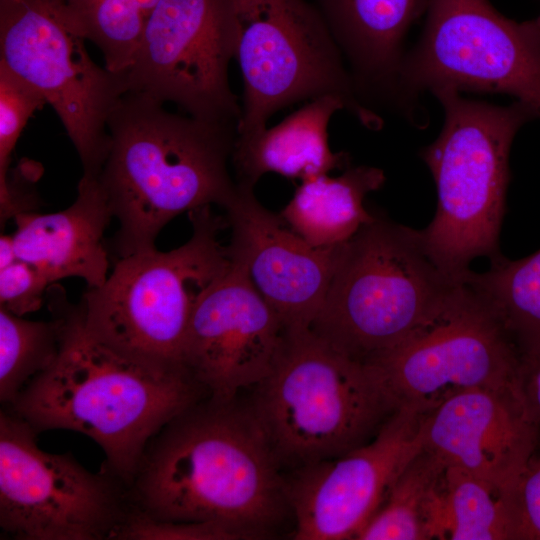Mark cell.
Wrapping results in <instances>:
<instances>
[{"mask_svg": "<svg viewBox=\"0 0 540 540\" xmlns=\"http://www.w3.org/2000/svg\"><path fill=\"white\" fill-rule=\"evenodd\" d=\"M501 499L508 540H540V441Z\"/></svg>", "mask_w": 540, "mask_h": 540, "instance_id": "obj_28", "label": "cell"}, {"mask_svg": "<svg viewBox=\"0 0 540 540\" xmlns=\"http://www.w3.org/2000/svg\"><path fill=\"white\" fill-rule=\"evenodd\" d=\"M237 127L170 112L144 94L121 97L98 175L119 222V257L156 248L161 230L184 212L233 202L238 186L228 163Z\"/></svg>", "mask_w": 540, "mask_h": 540, "instance_id": "obj_3", "label": "cell"}, {"mask_svg": "<svg viewBox=\"0 0 540 540\" xmlns=\"http://www.w3.org/2000/svg\"><path fill=\"white\" fill-rule=\"evenodd\" d=\"M45 98L0 64V204L7 198L11 154L30 117Z\"/></svg>", "mask_w": 540, "mask_h": 540, "instance_id": "obj_27", "label": "cell"}, {"mask_svg": "<svg viewBox=\"0 0 540 540\" xmlns=\"http://www.w3.org/2000/svg\"><path fill=\"white\" fill-rule=\"evenodd\" d=\"M189 218L192 234L183 245L120 257L101 286L87 289L79 305L91 334L140 360L185 368L182 354L194 306L231 261L219 240L226 217L203 206Z\"/></svg>", "mask_w": 540, "mask_h": 540, "instance_id": "obj_7", "label": "cell"}, {"mask_svg": "<svg viewBox=\"0 0 540 540\" xmlns=\"http://www.w3.org/2000/svg\"><path fill=\"white\" fill-rule=\"evenodd\" d=\"M132 507L166 522L222 525L239 539L274 535L289 517L284 478L247 400L205 396L149 442Z\"/></svg>", "mask_w": 540, "mask_h": 540, "instance_id": "obj_1", "label": "cell"}, {"mask_svg": "<svg viewBox=\"0 0 540 540\" xmlns=\"http://www.w3.org/2000/svg\"><path fill=\"white\" fill-rule=\"evenodd\" d=\"M432 94L445 118L439 136L421 152L435 181L437 208L420 234L442 272L465 282L475 259L502 257L499 236L511 146L519 129L540 117L517 100L499 106L465 98L452 88Z\"/></svg>", "mask_w": 540, "mask_h": 540, "instance_id": "obj_5", "label": "cell"}, {"mask_svg": "<svg viewBox=\"0 0 540 540\" xmlns=\"http://www.w3.org/2000/svg\"><path fill=\"white\" fill-rule=\"evenodd\" d=\"M426 414L400 406L374 439L335 459L283 472L295 540L355 539L424 446Z\"/></svg>", "mask_w": 540, "mask_h": 540, "instance_id": "obj_14", "label": "cell"}, {"mask_svg": "<svg viewBox=\"0 0 540 540\" xmlns=\"http://www.w3.org/2000/svg\"><path fill=\"white\" fill-rule=\"evenodd\" d=\"M227 270L198 298L182 364L207 392L231 399L261 382L280 358L289 331L230 256Z\"/></svg>", "mask_w": 540, "mask_h": 540, "instance_id": "obj_15", "label": "cell"}, {"mask_svg": "<svg viewBox=\"0 0 540 540\" xmlns=\"http://www.w3.org/2000/svg\"><path fill=\"white\" fill-rule=\"evenodd\" d=\"M445 468L442 459L423 446L355 540H429L430 503Z\"/></svg>", "mask_w": 540, "mask_h": 540, "instance_id": "obj_24", "label": "cell"}, {"mask_svg": "<svg viewBox=\"0 0 540 540\" xmlns=\"http://www.w3.org/2000/svg\"><path fill=\"white\" fill-rule=\"evenodd\" d=\"M238 540L228 528L209 522H166L131 508L113 540Z\"/></svg>", "mask_w": 540, "mask_h": 540, "instance_id": "obj_29", "label": "cell"}, {"mask_svg": "<svg viewBox=\"0 0 540 540\" xmlns=\"http://www.w3.org/2000/svg\"><path fill=\"white\" fill-rule=\"evenodd\" d=\"M62 0H0V64L38 91L61 120L83 166L98 176L107 122L128 92L123 74L100 67Z\"/></svg>", "mask_w": 540, "mask_h": 540, "instance_id": "obj_10", "label": "cell"}, {"mask_svg": "<svg viewBox=\"0 0 540 540\" xmlns=\"http://www.w3.org/2000/svg\"><path fill=\"white\" fill-rule=\"evenodd\" d=\"M385 180L383 170L366 165L351 167L337 177L323 174L303 180L280 217L313 246L343 244L374 218L364 201Z\"/></svg>", "mask_w": 540, "mask_h": 540, "instance_id": "obj_21", "label": "cell"}, {"mask_svg": "<svg viewBox=\"0 0 540 540\" xmlns=\"http://www.w3.org/2000/svg\"><path fill=\"white\" fill-rule=\"evenodd\" d=\"M428 0H315L352 75L371 108L401 104L405 38Z\"/></svg>", "mask_w": 540, "mask_h": 540, "instance_id": "obj_18", "label": "cell"}, {"mask_svg": "<svg viewBox=\"0 0 540 540\" xmlns=\"http://www.w3.org/2000/svg\"><path fill=\"white\" fill-rule=\"evenodd\" d=\"M37 433L0 412V527L19 540H112L132 505L112 473H93L71 454L43 451Z\"/></svg>", "mask_w": 540, "mask_h": 540, "instance_id": "obj_11", "label": "cell"}, {"mask_svg": "<svg viewBox=\"0 0 540 540\" xmlns=\"http://www.w3.org/2000/svg\"><path fill=\"white\" fill-rule=\"evenodd\" d=\"M520 364L497 315L465 281L429 321L369 365L399 406L427 414L459 393L517 382Z\"/></svg>", "mask_w": 540, "mask_h": 540, "instance_id": "obj_12", "label": "cell"}, {"mask_svg": "<svg viewBox=\"0 0 540 540\" xmlns=\"http://www.w3.org/2000/svg\"><path fill=\"white\" fill-rule=\"evenodd\" d=\"M53 316L31 321L0 307V401L5 405L12 406L27 383L55 361L63 318L54 306Z\"/></svg>", "mask_w": 540, "mask_h": 540, "instance_id": "obj_25", "label": "cell"}, {"mask_svg": "<svg viewBox=\"0 0 540 540\" xmlns=\"http://www.w3.org/2000/svg\"><path fill=\"white\" fill-rule=\"evenodd\" d=\"M536 19L540 23V15Z\"/></svg>", "mask_w": 540, "mask_h": 540, "instance_id": "obj_33", "label": "cell"}, {"mask_svg": "<svg viewBox=\"0 0 540 540\" xmlns=\"http://www.w3.org/2000/svg\"><path fill=\"white\" fill-rule=\"evenodd\" d=\"M234 59L243 80L237 136L266 128L284 107L323 95L342 99L364 127L383 119L361 99L322 14L307 0H229Z\"/></svg>", "mask_w": 540, "mask_h": 540, "instance_id": "obj_8", "label": "cell"}, {"mask_svg": "<svg viewBox=\"0 0 540 540\" xmlns=\"http://www.w3.org/2000/svg\"><path fill=\"white\" fill-rule=\"evenodd\" d=\"M466 282L491 306L521 358L540 356V250L518 260L502 256Z\"/></svg>", "mask_w": 540, "mask_h": 540, "instance_id": "obj_22", "label": "cell"}, {"mask_svg": "<svg viewBox=\"0 0 540 540\" xmlns=\"http://www.w3.org/2000/svg\"><path fill=\"white\" fill-rule=\"evenodd\" d=\"M87 41L103 54L105 67L124 74L147 21L161 0H62Z\"/></svg>", "mask_w": 540, "mask_h": 540, "instance_id": "obj_26", "label": "cell"}, {"mask_svg": "<svg viewBox=\"0 0 540 540\" xmlns=\"http://www.w3.org/2000/svg\"><path fill=\"white\" fill-rule=\"evenodd\" d=\"M113 212L98 176L83 174L74 202L48 214L26 211L14 216L12 234L18 259L50 281L81 278L88 288L101 286L109 273L103 235Z\"/></svg>", "mask_w": 540, "mask_h": 540, "instance_id": "obj_19", "label": "cell"}, {"mask_svg": "<svg viewBox=\"0 0 540 540\" xmlns=\"http://www.w3.org/2000/svg\"><path fill=\"white\" fill-rule=\"evenodd\" d=\"M247 399L282 472L343 456L376 437L400 407L375 367L311 330L290 331Z\"/></svg>", "mask_w": 540, "mask_h": 540, "instance_id": "obj_4", "label": "cell"}, {"mask_svg": "<svg viewBox=\"0 0 540 540\" xmlns=\"http://www.w3.org/2000/svg\"><path fill=\"white\" fill-rule=\"evenodd\" d=\"M18 259L12 234H1L0 237V268H4Z\"/></svg>", "mask_w": 540, "mask_h": 540, "instance_id": "obj_32", "label": "cell"}, {"mask_svg": "<svg viewBox=\"0 0 540 540\" xmlns=\"http://www.w3.org/2000/svg\"><path fill=\"white\" fill-rule=\"evenodd\" d=\"M519 381L531 412L540 427V356L521 358Z\"/></svg>", "mask_w": 540, "mask_h": 540, "instance_id": "obj_31", "label": "cell"}, {"mask_svg": "<svg viewBox=\"0 0 540 540\" xmlns=\"http://www.w3.org/2000/svg\"><path fill=\"white\" fill-rule=\"evenodd\" d=\"M416 45L404 56V117L422 127L420 94L441 88L505 94L540 117V23L517 22L489 0H428Z\"/></svg>", "mask_w": 540, "mask_h": 540, "instance_id": "obj_9", "label": "cell"}, {"mask_svg": "<svg viewBox=\"0 0 540 540\" xmlns=\"http://www.w3.org/2000/svg\"><path fill=\"white\" fill-rule=\"evenodd\" d=\"M540 441L520 381L459 393L426 414L424 447L502 493Z\"/></svg>", "mask_w": 540, "mask_h": 540, "instance_id": "obj_17", "label": "cell"}, {"mask_svg": "<svg viewBox=\"0 0 540 540\" xmlns=\"http://www.w3.org/2000/svg\"><path fill=\"white\" fill-rule=\"evenodd\" d=\"M232 59L229 0H161L123 75L128 92L173 103L199 119L238 125L242 106L229 83Z\"/></svg>", "mask_w": 540, "mask_h": 540, "instance_id": "obj_13", "label": "cell"}, {"mask_svg": "<svg viewBox=\"0 0 540 540\" xmlns=\"http://www.w3.org/2000/svg\"><path fill=\"white\" fill-rule=\"evenodd\" d=\"M460 283L436 265L420 230L375 213L342 244L310 330L342 355L371 364L429 321Z\"/></svg>", "mask_w": 540, "mask_h": 540, "instance_id": "obj_6", "label": "cell"}, {"mask_svg": "<svg viewBox=\"0 0 540 540\" xmlns=\"http://www.w3.org/2000/svg\"><path fill=\"white\" fill-rule=\"evenodd\" d=\"M340 110L342 99L319 96L271 128L237 136L231 159L236 183L254 187L267 173L303 181L342 167L347 156L333 152L328 142L329 122Z\"/></svg>", "mask_w": 540, "mask_h": 540, "instance_id": "obj_20", "label": "cell"}, {"mask_svg": "<svg viewBox=\"0 0 540 540\" xmlns=\"http://www.w3.org/2000/svg\"><path fill=\"white\" fill-rule=\"evenodd\" d=\"M237 186L235 199L225 209L230 256L243 264L289 332L309 329L325 299L342 244L311 245L257 200L254 187Z\"/></svg>", "mask_w": 540, "mask_h": 540, "instance_id": "obj_16", "label": "cell"}, {"mask_svg": "<svg viewBox=\"0 0 540 540\" xmlns=\"http://www.w3.org/2000/svg\"><path fill=\"white\" fill-rule=\"evenodd\" d=\"M429 540H508L501 493L446 466L428 513Z\"/></svg>", "mask_w": 540, "mask_h": 540, "instance_id": "obj_23", "label": "cell"}, {"mask_svg": "<svg viewBox=\"0 0 540 540\" xmlns=\"http://www.w3.org/2000/svg\"><path fill=\"white\" fill-rule=\"evenodd\" d=\"M52 302L63 318L59 353L11 411L36 433L62 429L90 437L105 453V470L129 487L152 438L208 394L185 368L140 360L96 338L80 305L61 300L60 292Z\"/></svg>", "mask_w": 540, "mask_h": 540, "instance_id": "obj_2", "label": "cell"}, {"mask_svg": "<svg viewBox=\"0 0 540 540\" xmlns=\"http://www.w3.org/2000/svg\"><path fill=\"white\" fill-rule=\"evenodd\" d=\"M50 284L39 269L17 259L0 268V307L18 316L35 312L40 309Z\"/></svg>", "mask_w": 540, "mask_h": 540, "instance_id": "obj_30", "label": "cell"}]
</instances>
